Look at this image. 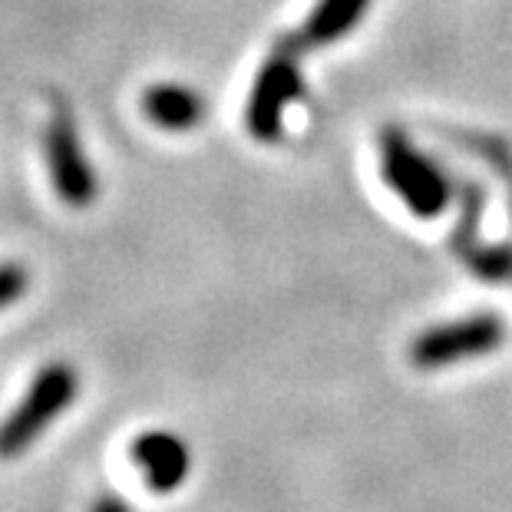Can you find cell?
Masks as SVG:
<instances>
[{
	"instance_id": "obj_1",
	"label": "cell",
	"mask_w": 512,
	"mask_h": 512,
	"mask_svg": "<svg viewBox=\"0 0 512 512\" xmlns=\"http://www.w3.org/2000/svg\"><path fill=\"white\" fill-rule=\"evenodd\" d=\"M380 172L417 219H437L453 202V179L437 159L420 152L407 133L387 126L380 133Z\"/></svg>"
},
{
	"instance_id": "obj_10",
	"label": "cell",
	"mask_w": 512,
	"mask_h": 512,
	"mask_svg": "<svg viewBox=\"0 0 512 512\" xmlns=\"http://www.w3.org/2000/svg\"><path fill=\"white\" fill-rule=\"evenodd\" d=\"M460 261H463V265H470L473 275L489 281V285H503V281H512V245H483V242H476Z\"/></svg>"
},
{
	"instance_id": "obj_4",
	"label": "cell",
	"mask_w": 512,
	"mask_h": 512,
	"mask_svg": "<svg viewBox=\"0 0 512 512\" xmlns=\"http://www.w3.org/2000/svg\"><path fill=\"white\" fill-rule=\"evenodd\" d=\"M506 341V321L493 311H479L470 318L446 321L437 328H427L413 337L410 344V364L420 370H440L456 361H470L499 351Z\"/></svg>"
},
{
	"instance_id": "obj_6",
	"label": "cell",
	"mask_w": 512,
	"mask_h": 512,
	"mask_svg": "<svg viewBox=\"0 0 512 512\" xmlns=\"http://www.w3.org/2000/svg\"><path fill=\"white\" fill-rule=\"evenodd\" d=\"M133 463L143 473L146 486L156 493H172L192 470V453L182 437L169 430H149L133 440Z\"/></svg>"
},
{
	"instance_id": "obj_3",
	"label": "cell",
	"mask_w": 512,
	"mask_h": 512,
	"mask_svg": "<svg viewBox=\"0 0 512 512\" xmlns=\"http://www.w3.org/2000/svg\"><path fill=\"white\" fill-rule=\"evenodd\" d=\"M301 53H304V43L294 34V37L278 40L275 47H271L268 60L261 63L252 96H248V106H245V126L258 143H278L285 110L304 93Z\"/></svg>"
},
{
	"instance_id": "obj_5",
	"label": "cell",
	"mask_w": 512,
	"mask_h": 512,
	"mask_svg": "<svg viewBox=\"0 0 512 512\" xmlns=\"http://www.w3.org/2000/svg\"><path fill=\"white\" fill-rule=\"evenodd\" d=\"M43 149H47V166L53 189L70 209H86L100 195V182L90 166V159L83 156L80 133H76L73 113L63 103H53V116L43 133Z\"/></svg>"
},
{
	"instance_id": "obj_7",
	"label": "cell",
	"mask_w": 512,
	"mask_h": 512,
	"mask_svg": "<svg viewBox=\"0 0 512 512\" xmlns=\"http://www.w3.org/2000/svg\"><path fill=\"white\" fill-rule=\"evenodd\" d=\"M143 113L156 123L159 129L169 133H189L209 116V106L195 90L182 83H159L149 86L143 93Z\"/></svg>"
},
{
	"instance_id": "obj_11",
	"label": "cell",
	"mask_w": 512,
	"mask_h": 512,
	"mask_svg": "<svg viewBox=\"0 0 512 512\" xmlns=\"http://www.w3.org/2000/svg\"><path fill=\"white\" fill-rule=\"evenodd\" d=\"M24 291H27V268L14 265V261L0 265V308H7V304H14L17 298H24Z\"/></svg>"
},
{
	"instance_id": "obj_8",
	"label": "cell",
	"mask_w": 512,
	"mask_h": 512,
	"mask_svg": "<svg viewBox=\"0 0 512 512\" xmlns=\"http://www.w3.org/2000/svg\"><path fill=\"white\" fill-rule=\"evenodd\" d=\"M370 0H318L314 10L304 17V27L298 30V40L308 47H328V43L347 37L361 24Z\"/></svg>"
},
{
	"instance_id": "obj_2",
	"label": "cell",
	"mask_w": 512,
	"mask_h": 512,
	"mask_svg": "<svg viewBox=\"0 0 512 512\" xmlns=\"http://www.w3.org/2000/svg\"><path fill=\"white\" fill-rule=\"evenodd\" d=\"M80 377L70 364H47L27 387L24 400L0 423V460H14L37 443V437L76 400Z\"/></svg>"
},
{
	"instance_id": "obj_9",
	"label": "cell",
	"mask_w": 512,
	"mask_h": 512,
	"mask_svg": "<svg viewBox=\"0 0 512 512\" xmlns=\"http://www.w3.org/2000/svg\"><path fill=\"white\" fill-rule=\"evenodd\" d=\"M453 199L460 202V222L453 228L450 245L456 258H463L479 242L476 232H479V219H483V209H486V192H483V185L473 179H453Z\"/></svg>"
},
{
	"instance_id": "obj_12",
	"label": "cell",
	"mask_w": 512,
	"mask_h": 512,
	"mask_svg": "<svg viewBox=\"0 0 512 512\" xmlns=\"http://www.w3.org/2000/svg\"><path fill=\"white\" fill-rule=\"evenodd\" d=\"M90 512H133V509H129L119 496L106 493V496H100V499H96V503L90 506Z\"/></svg>"
}]
</instances>
